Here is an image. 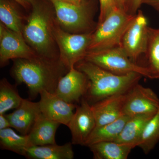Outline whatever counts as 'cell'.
Instances as JSON below:
<instances>
[{
	"label": "cell",
	"instance_id": "603a6c76",
	"mask_svg": "<svg viewBox=\"0 0 159 159\" xmlns=\"http://www.w3.org/2000/svg\"><path fill=\"white\" fill-rule=\"evenodd\" d=\"M23 18L15 4L10 0H0L1 23L11 31L22 34Z\"/></svg>",
	"mask_w": 159,
	"mask_h": 159
},
{
	"label": "cell",
	"instance_id": "d6986e66",
	"mask_svg": "<svg viewBox=\"0 0 159 159\" xmlns=\"http://www.w3.org/2000/svg\"><path fill=\"white\" fill-rule=\"evenodd\" d=\"M130 117L124 114L113 122L96 126L84 146L89 147L98 142L116 141Z\"/></svg>",
	"mask_w": 159,
	"mask_h": 159
},
{
	"label": "cell",
	"instance_id": "484cf974",
	"mask_svg": "<svg viewBox=\"0 0 159 159\" xmlns=\"http://www.w3.org/2000/svg\"><path fill=\"white\" fill-rule=\"evenodd\" d=\"M100 13L98 24L102 22L111 12L117 9L115 0H99Z\"/></svg>",
	"mask_w": 159,
	"mask_h": 159
},
{
	"label": "cell",
	"instance_id": "277c9868",
	"mask_svg": "<svg viewBox=\"0 0 159 159\" xmlns=\"http://www.w3.org/2000/svg\"><path fill=\"white\" fill-rule=\"evenodd\" d=\"M135 15L129 14L125 10L118 8L111 12L102 22L97 24L92 33L88 52L120 47L124 33Z\"/></svg>",
	"mask_w": 159,
	"mask_h": 159
},
{
	"label": "cell",
	"instance_id": "9c48e42d",
	"mask_svg": "<svg viewBox=\"0 0 159 159\" xmlns=\"http://www.w3.org/2000/svg\"><path fill=\"white\" fill-rule=\"evenodd\" d=\"M39 56L27 43L23 34L8 29L0 24V62L6 65L9 60L25 58L31 59Z\"/></svg>",
	"mask_w": 159,
	"mask_h": 159
},
{
	"label": "cell",
	"instance_id": "83f0119b",
	"mask_svg": "<svg viewBox=\"0 0 159 159\" xmlns=\"http://www.w3.org/2000/svg\"><path fill=\"white\" fill-rule=\"evenodd\" d=\"M11 127L10 122L4 114H0V129Z\"/></svg>",
	"mask_w": 159,
	"mask_h": 159
},
{
	"label": "cell",
	"instance_id": "5bb4252c",
	"mask_svg": "<svg viewBox=\"0 0 159 159\" xmlns=\"http://www.w3.org/2000/svg\"><path fill=\"white\" fill-rule=\"evenodd\" d=\"M126 93L115 94L91 104L96 126L113 122L124 115Z\"/></svg>",
	"mask_w": 159,
	"mask_h": 159
},
{
	"label": "cell",
	"instance_id": "e0dca14e",
	"mask_svg": "<svg viewBox=\"0 0 159 159\" xmlns=\"http://www.w3.org/2000/svg\"><path fill=\"white\" fill-rule=\"evenodd\" d=\"M154 115H138L130 116L115 142L137 147L147 122Z\"/></svg>",
	"mask_w": 159,
	"mask_h": 159
},
{
	"label": "cell",
	"instance_id": "9a60e30c",
	"mask_svg": "<svg viewBox=\"0 0 159 159\" xmlns=\"http://www.w3.org/2000/svg\"><path fill=\"white\" fill-rule=\"evenodd\" d=\"M41 113L39 102L24 99L14 111L6 116L11 127L16 129L21 134L27 135Z\"/></svg>",
	"mask_w": 159,
	"mask_h": 159
},
{
	"label": "cell",
	"instance_id": "44dd1931",
	"mask_svg": "<svg viewBox=\"0 0 159 159\" xmlns=\"http://www.w3.org/2000/svg\"><path fill=\"white\" fill-rule=\"evenodd\" d=\"M0 146L2 149L24 156L31 147L27 135L18 134L10 127L0 129Z\"/></svg>",
	"mask_w": 159,
	"mask_h": 159
},
{
	"label": "cell",
	"instance_id": "4dcf8cb0",
	"mask_svg": "<svg viewBox=\"0 0 159 159\" xmlns=\"http://www.w3.org/2000/svg\"><path fill=\"white\" fill-rule=\"evenodd\" d=\"M116 6L118 9L125 10V0H115Z\"/></svg>",
	"mask_w": 159,
	"mask_h": 159
},
{
	"label": "cell",
	"instance_id": "ffe728a7",
	"mask_svg": "<svg viewBox=\"0 0 159 159\" xmlns=\"http://www.w3.org/2000/svg\"><path fill=\"white\" fill-rule=\"evenodd\" d=\"M95 159H127L133 147L115 142H103L89 147Z\"/></svg>",
	"mask_w": 159,
	"mask_h": 159
},
{
	"label": "cell",
	"instance_id": "cb8c5ba5",
	"mask_svg": "<svg viewBox=\"0 0 159 159\" xmlns=\"http://www.w3.org/2000/svg\"><path fill=\"white\" fill-rule=\"evenodd\" d=\"M159 141V108L145 126L137 147L145 154L153 150Z\"/></svg>",
	"mask_w": 159,
	"mask_h": 159
},
{
	"label": "cell",
	"instance_id": "5b68a950",
	"mask_svg": "<svg viewBox=\"0 0 159 159\" xmlns=\"http://www.w3.org/2000/svg\"><path fill=\"white\" fill-rule=\"evenodd\" d=\"M54 7L56 20L65 31L70 33H89L94 30L93 6L90 1L71 4L60 0H48Z\"/></svg>",
	"mask_w": 159,
	"mask_h": 159
},
{
	"label": "cell",
	"instance_id": "ac0fdd59",
	"mask_svg": "<svg viewBox=\"0 0 159 159\" xmlns=\"http://www.w3.org/2000/svg\"><path fill=\"white\" fill-rule=\"evenodd\" d=\"M72 142L64 145L56 143L29 147L25 157L32 159H73L74 153Z\"/></svg>",
	"mask_w": 159,
	"mask_h": 159
},
{
	"label": "cell",
	"instance_id": "d6a6232c",
	"mask_svg": "<svg viewBox=\"0 0 159 159\" xmlns=\"http://www.w3.org/2000/svg\"><path fill=\"white\" fill-rule=\"evenodd\" d=\"M159 11V10H158V11Z\"/></svg>",
	"mask_w": 159,
	"mask_h": 159
},
{
	"label": "cell",
	"instance_id": "52a82bcc",
	"mask_svg": "<svg viewBox=\"0 0 159 159\" xmlns=\"http://www.w3.org/2000/svg\"><path fill=\"white\" fill-rule=\"evenodd\" d=\"M84 60L114 74L125 75L136 73L152 79L148 68L132 61L120 47L103 51H88Z\"/></svg>",
	"mask_w": 159,
	"mask_h": 159
},
{
	"label": "cell",
	"instance_id": "1f68e13d",
	"mask_svg": "<svg viewBox=\"0 0 159 159\" xmlns=\"http://www.w3.org/2000/svg\"><path fill=\"white\" fill-rule=\"evenodd\" d=\"M60 1H62L65 2L71 3V4L78 5L82 2L84 0H60Z\"/></svg>",
	"mask_w": 159,
	"mask_h": 159
},
{
	"label": "cell",
	"instance_id": "f1b7e54d",
	"mask_svg": "<svg viewBox=\"0 0 159 159\" xmlns=\"http://www.w3.org/2000/svg\"><path fill=\"white\" fill-rule=\"evenodd\" d=\"M16 2L17 3L25 8V9H29L32 8V4L34 0H13Z\"/></svg>",
	"mask_w": 159,
	"mask_h": 159
},
{
	"label": "cell",
	"instance_id": "4fadbf2b",
	"mask_svg": "<svg viewBox=\"0 0 159 159\" xmlns=\"http://www.w3.org/2000/svg\"><path fill=\"white\" fill-rule=\"evenodd\" d=\"M39 102L42 114L47 119L67 126L77 105L66 102L55 93L44 91L39 94Z\"/></svg>",
	"mask_w": 159,
	"mask_h": 159
},
{
	"label": "cell",
	"instance_id": "6da1fadb",
	"mask_svg": "<svg viewBox=\"0 0 159 159\" xmlns=\"http://www.w3.org/2000/svg\"><path fill=\"white\" fill-rule=\"evenodd\" d=\"M13 60L11 75L18 84H26L29 89V97L32 99L43 91L55 93L61 77L69 70L59 59L38 56L31 59Z\"/></svg>",
	"mask_w": 159,
	"mask_h": 159
},
{
	"label": "cell",
	"instance_id": "4316f807",
	"mask_svg": "<svg viewBox=\"0 0 159 159\" xmlns=\"http://www.w3.org/2000/svg\"><path fill=\"white\" fill-rule=\"evenodd\" d=\"M143 0H125V11L132 15L137 14Z\"/></svg>",
	"mask_w": 159,
	"mask_h": 159
},
{
	"label": "cell",
	"instance_id": "30bf717a",
	"mask_svg": "<svg viewBox=\"0 0 159 159\" xmlns=\"http://www.w3.org/2000/svg\"><path fill=\"white\" fill-rule=\"evenodd\" d=\"M159 108V98L153 90L137 83L126 93L123 114L154 115Z\"/></svg>",
	"mask_w": 159,
	"mask_h": 159
},
{
	"label": "cell",
	"instance_id": "7402d4cb",
	"mask_svg": "<svg viewBox=\"0 0 159 159\" xmlns=\"http://www.w3.org/2000/svg\"><path fill=\"white\" fill-rule=\"evenodd\" d=\"M145 54L147 61L146 66L152 79H159V28L148 27V44Z\"/></svg>",
	"mask_w": 159,
	"mask_h": 159
},
{
	"label": "cell",
	"instance_id": "7a4b0ae2",
	"mask_svg": "<svg viewBox=\"0 0 159 159\" xmlns=\"http://www.w3.org/2000/svg\"><path fill=\"white\" fill-rule=\"evenodd\" d=\"M75 66L89 80L88 89L84 98L91 105L115 94L127 93L142 77L136 73L125 75L114 74L85 60Z\"/></svg>",
	"mask_w": 159,
	"mask_h": 159
},
{
	"label": "cell",
	"instance_id": "8fae6325",
	"mask_svg": "<svg viewBox=\"0 0 159 159\" xmlns=\"http://www.w3.org/2000/svg\"><path fill=\"white\" fill-rule=\"evenodd\" d=\"M68 127L72 135L74 145L84 146L90 135L96 127V122L91 105L84 98L69 122Z\"/></svg>",
	"mask_w": 159,
	"mask_h": 159
},
{
	"label": "cell",
	"instance_id": "d4e9b609",
	"mask_svg": "<svg viewBox=\"0 0 159 159\" xmlns=\"http://www.w3.org/2000/svg\"><path fill=\"white\" fill-rule=\"evenodd\" d=\"M23 99L20 96L16 87L6 78L0 82V114L16 109L20 105Z\"/></svg>",
	"mask_w": 159,
	"mask_h": 159
},
{
	"label": "cell",
	"instance_id": "2e32d148",
	"mask_svg": "<svg viewBox=\"0 0 159 159\" xmlns=\"http://www.w3.org/2000/svg\"><path fill=\"white\" fill-rule=\"evenodd\" d=\"M59 122L47 119L41 113L28 134L31 146H41L56 143L55 135Z\"/></svg>",
	"mask_w": 159,
	"mask_h": 159
},
{
	"label": "cell",
	"instance_id": "7c38bea8",
	"mask_svg": "<svg viewBox=\"0 0 159 159\" xmlns=\"http://www.w3.org/2000/svg\"><path fill=\"white\" fill-rule=\"evenodd\" d=\"M88 86L85 74L75 66L61 77L55 93L66 102L75 104L85 96Z\"/></svg>",
	"mask_w": 159,
	"mask_h": 159
},
{
	"label": "cell",
	"instance_id": "ba28073f",
	"mask_svg": "<svg viewBox=\"0 0 159 159\" xmlns=\"http://www.w3.org/2000/svg\"><path fill=\"white\" fill-rule=\"evenodd\" d=\"M148 27L147 18L139 10L122 37L120 47L134 62L146 53Z\"/></svg>",
	"mask_w": 159,
	"mask_h": 159
},
{
	"label": "cell",
	"instance_id": "8992f818",
	"mask_svg": "<svg viewBox=\"0 0 159 159\" xmlns=\"http://www.w3.org/2000/svg\"><path fill=\"white\" fill-rule=\"evenodd\" d=\"M52 31L54 41L59 49L60 61L67 69L70 70L84 59L93 31L81 34L70 33L63 30L54 18Z\"/></svg>",
	"mask_w": 159,
	"mask_h": 159
},
{
	"label": "cell",
	"instance_id": "f546056e",
	"mask_svg": "<svg viewBox=\"0 0 159 159\" xmlns=\"http://www.w3.org/2000/svg\"><path fill=\"white\" fill-rule=\"evenodd\" d=\"M143 4L151 6L157 11L159 10V0H143Z\"/></svg>",
	"mask_w": 159,
	"mask_h": 159
},
{
	"label": "cell",
	"instance_id": "3957f363",
	"mask_svg": "<svg viewBox=\"0 0 159 159\" xmlns=\"http://www.w3.org/2000/svg\"><path fill=\"white\" fill-rule=\"evenodd\" d=\"M32 11L23 28L22 34L30 47L39 57L59 59L53 54L54 41L52 31L54 18L47 3L42 0H34Z\"/></svg>",
	"mask_w": 159,
	"mask_h": 159
}]
</instances>
